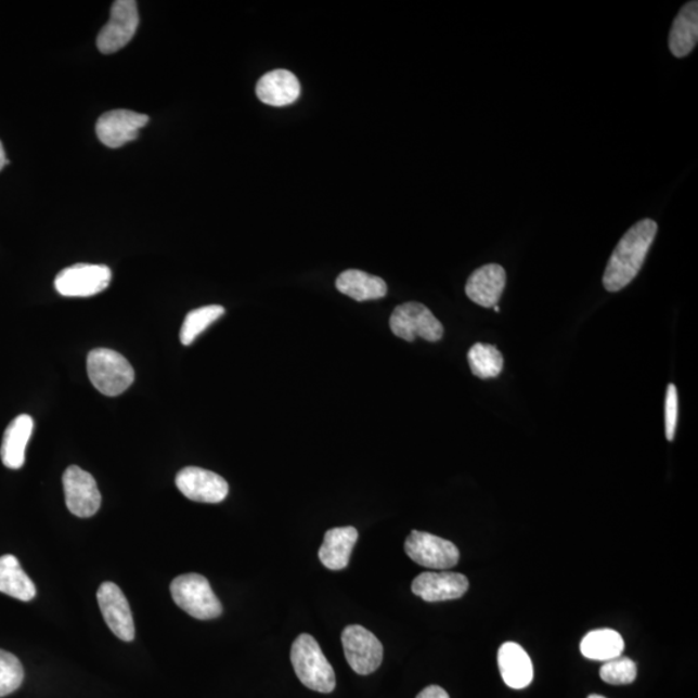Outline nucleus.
<instances>
[{"instance_id": "f257e3e1", "label": "nucleus", "mask_w": 698, "mask_h": 698, "mask_svg": "<svg viewBox=\"0 0 698 698\" xmlns=\"http://www.w3.org/2000/svg\"><path fill=\"white\" fill-rule=\"evenodd\" d=\"M659 227L652 219H644L630 228L615 248L604 273L603 285L609 293L625 288L641 272L652 246Z\"/></svg>"}, {"instance_id": "f03ea898", "label": "nucleus", "mask_w": 698, "mask_h": 698, "mask_svg": "<svg viewBox=\"0 0 698 698\" xmlns=\"http://www.w3.org/2000/svg\"><path fill=\"white\" fill-rule=\"evenodd\" d=\"M290 659L295 674L307 688L320 694L333 693L337 677L312 635L301 634L294 641Z\"/></svg>"}, {"instance_id": "7ed1b4c3", "label": "nucleus", "mask_w": 698, "mask_h": 698, "mask_svg": "<svg viewBox=\"0 0 698 698\" xmlns=\"http://www.w3.org/2000/svg\"><path fill=\"white\" fill-rule=\"evenodd\" d=\"M87 373L93 387L111 398L124 393L135 379L130 362L109 348L92 349L87 358Z\"/></svg>"}, {"instance_id": "20e7f679", "label": "nucleus", "mask_w": 698, "mask_h": 698, "mask_svg": "<svg viewBox=\"0 0 698 698\" xmlns=\"http://www.w3.org/2000/svg\"><path fill=\"white\" fill-rule=\"evenodd\" d=\"M170 590L177 606L194 619L214 620L223 613V606L204 576H179L172 581Z\"/></svg>"}, {"instance_id": "39448f33", "label": "nucleus", "mask_w": 698, "mask_h": 698, "mask_svg": "<svg viewBox=\"0 0 698 698\" xmlns=\"http://www.w3.org/2000/svg\"><path fill=\"white\" fill-rule=\"evenodd\" d=\"M389 326L396 337L406 341H414L415 338L439 341L444 335L441 322L425 305L417 301L396 307L389 319Z\"/></svg>"}, {"instance_id": "423d86ee", "label": "nucleus", "mask_w": 698, "mask_h": 698, "mask_svg": "<svg viewBox=\"0 0 698 698\" xmlns=\"http://www.w3.org/2000/svg\"><path fill=\"white\" fill-rule=\"evenodd\" d=\"M346 660L354 673L373 674L384 661V646L372 631L360 625L347 626L341 633Z\"/></svg>"}, {"instance_id": "0eeeda50", "label": "nucleus", "mask_w": 698, "mask_h": 698, "mask_svg": "<svg viewBox=\"0 0 698 698\" xmlns=\"http://www.w3.org/2000/svg\"><path fill=\"white\" fill-rule=\"evenodd\" d=\"M112 271L102 264H74L60 272L55 288L63 297L87 298L106 290L111 285Z\"/></svg>"}, {"instance_id": "6e6552de", "label": "nucleus", "mask_w": 698, "mask_h": 698, "mask_svg": "<svg viewBox=\"0 0 698 698\" xmlns=\"http://www.w3.org/2000/svg\"><path fill=\"white\" fill-rule=\"evenodd\" d=\"M405 553L419 566L444 570L460 561V550L453 542L438 535L413 530L405 541Z\"/></svg>"}, {"instance_id": "1a4fd4ad", "label": "nucleus", "mask_w": 698, "mask_h": 698, "mask_svg": "<svg viewBox=\"0 0 698 698\" xmlns=\"http://www.w3.org/2000/svg\"><path fill=\"white\" fill-rule=\"evenodd\" d=\"M140 23L138 4L133 0H117L113 3L111 20L98 37V49L104 55L122 50L131 42Z\"/></svg>"}, {"instance_id": "9d476101", "label": "nucleus", "mask_w": 698, "mask_h": 698, "mask_svg": "<svg viewBox=\"0 0 698 698\" xmlns=\"http://www.w3.org/2000/svg\"><path fill=\"white\" fill-rule=\"evenodd\" d=\"M65 502L78 518H91L102 506L96 480L78 466H70L63 476Z\"/></svg>"}, {"instance_id": "9b49d317", "label": "nucleus", "mask_w": 698, "mask_h": 698, "mask_svg": "<svg viewBox=\"0 0 698 698\" xmlns=\"http://www.w3.org/2000/svg\"><path fill=\"white\" fill-rule=\"evenodd\" d=\"M174 482L180 492L194 502L220 503L230 492L228 482L220 475L199 467L181 469Z\"/></svg>"}, {"instance_id": "f8f14e48", "label": "nucleus", "mask_w": 698, "mask_h": 698, "mask_svg": "<svg viewBox=\"0 0 698 698\" xmlns=\"http://www.w3.org/2000/svg\"><path fill=\"white\" fill-rule=\"evenodd\" d=\"M98 603L106 625L120 641L131 642L135 637L131 608L122 590L116 583L104 582L98 590Z\"/></svg>"}, {"instance_id": "ddd939ff", "label": "nucleus", "mask_w": 698, "mask_h": 698, "mask_svg": "<svg viewBox=\"0 0 698 698\" xmlns=\"http://www.w3.org/2000/svg\"><path fill=\"white\" fill-rule=\"evenodd\" d=\"M150 122V117L137 112L117 109L98 119V138L104 145L117 150L139 137V131Z\"/></svg>"}, {"instance_id": "4468645a", "label": "nucleus", "mask_w": 698, "mask_h": 698, "mask_svg": "<svg viewBox=\"0 0 698 698\" xmlns=\"http://www.w3.org/2000/svg\"><path fill=\"white\" fill-rule=\"evenodd\" d=\"M469 583L466 576L453 572H425L412 583L414 595L428 603L460 599L467 593Z\"/></svg>"}, {"instance_id": "2eb2a0df", "label": "nucleus", "mask_w": 698, "mask_h": 698, "mask_svg": "<svg viewBox=\"0 0 698 698\" xmlns=\"http://www.w3.org/2000/svg\"><path fill=\"white\" fill-rule=\"evenodd\" d=\"M506 286V271L500 264H487L476 270L466 284V295L474 303L493 308Z\"/></svg>"}, {"instance_id": "dca6fc26", "label": "nucleus", "mask_w": 698, "mask_h": 698, "mask_svg": "<svg viewBox=\"0 0 698 698\" xmlns=\"http://www.w3.org/2000/svg\"><path fill=\"white\" fill-rule=\"evenodd\" d=\"M257 96L267 105H290L300 96L299 80L292 72L285 69L267 73L257 85Z\"/></svg>"}, {"instance_id": "f3484780", "label": "nucleus", "mask_w": 698, "mask_h": 698, "mask_svg": "<svg viewBox=\"0 0 698 698\" xmlns=\"http://www.w3.org/2000/svg\"><path fill=\"white\" fill-rule=\"evenodd\" d=\"M499 667L503 682L509 688H527L533 681V663L519 644L508 642L499 650Z\"/></svg>"}, {"instance_id": "a211bd4d", "label": "nucleus", "mask_w": 698, "mask_h": 698, "mask_svg": "<svg viewBox=\"0 0 698 698\" xmlns=\"http://www.w3.org/2000/svg\"><path fill=\"white\" fill-rule=\"evenodd\" d=\"M359 540L358 529L353 527L333 528L325 533L319 558L327 569L344 570L351 560L352 550Z\"/></svg>"}, {"instance_id": "6ab92c4d", "label": "nucleus", "mask_w": 698, "mask_h": 698, "mask_svg": "<svg viewBox=\"0 0 698 698\" xmlns=\"http://www.w3.org/2000/svg\"><path fill=\"white\" fill-rule=\"evenodd\" d=\"M35 429V421L28 414L18 415L7 427L0 456L5 467L18 469L24 466L26 447Z\"/></svg>"}, {"instance_id": "aec40b11", "label": "nucleus", "mask_w": 698, "mask_h": 698, "mask_svg": "<svg viewBox=\"0 0 698 698\" xmlns=\"http://www.w3.org/2000/svg\"><path fill=\"white\" fill-rule=\"evenodd\" d=\"M698 40V3L684 4L671 26L669 49L675 57H686Z\"/></svg>"}, {"instance_id": "412c9836", "label": "nucleus", "mask_w": 698, "mask_h": 698, "mask_svg": "<svg viewBox=\"0 0 698 698\" xmlns=\"http://www.w3.org/2000/svg\"><path fill=\"white\" fill-rule=\"evenodd\" d=\"M335 286L341 294L358 301L382 299L387 294V284L384 280L359 270L340 273Z\"/></svg>"}, {"instance_id": "4be33fe9", "label": "nucleus", "mask_w": 698, "mask_h": 698, "mask_svg": "<svg viewBox=\"0 0 698 698\" xmlns=\"http://www.w3.org/2000/svg\"><path fill=\"white\" fill-rule=\"evenodd\" d=\"M0 593L22 602H30L37 595L35 582L24 572L16 556L0 558Z\"/></svg>"}, {"instance_id": "5701e85b", "label": "nucleus", "mask_w": 698, "mask_h": 698, "mask_svg": "<svg viewBox=\"0 0 698 698\" xmlns=\"http://www.w3.org/2000/svg\"><path fill=\"white\" fill-rule=\"evenodd\" d=\"M625 648L622 636L615 630H594L583 637L581 642V654L589 660L604 661L621 657Z\"/></svg>"}, {"instance_id": "b1692460", "label": "nucleus", "mask_w": 698, "mask_h": 698, "mask_svg": "<svg viewBox=\"0 0 698 698\" xmlns=\"http://www.w3.org/2000/svg\"><path fill=\"white\" fill-rule=\"evenodd\" d=\"M467 360L473 374L480 379L496 378L503 371V356L492 345L476 344L469 349Z\"/></svg>"}, {"instance_id": "393cba45", "label": "nucleus", "mask_w": 698, "mask_h": 698, "mask_svg": "<svg viewBox=\"0 0 698 698\" xmlns=\"http://www.w3.org/2000/svg\"><path fill=\"white\" fill-rule=\"evenodd\" d=\"M224 313V307L221 306L201 307L188 313L180 331L181 344L191 346L198 338V335L203 334L207 327L211 326Z\"/></svg>"}, {"instance_id": "a878e982", "label": "nucleus", "mask_w": 698, "mask_h": 698, "mask_svg": "<svg viewBox=\"0 0 698 698\" xmlns=\"http://www.w3.org/2000/svg\"><path fill=\"white\" fill-rule=\"evenodd\" d=\"M24 668L15 655L0 649V697L9 696L22 686Z\"/></svg>"}, {"instance_id": "bb28decb", "label": "nucleus", "mask_w": 698, "mask_h": 698, "mask_svg": "<svg viewBox=\"0 0 698 698\" xmlns=\"http://www.w3.org/2000/svg\"><path fill=\"white\" fill-rule=\"evenodd\" d=\"M636 663L628 657H617V659L604 662L600 668V677L604 682L612 686H625L636 680Z\"/></svg>"}, {"instance_id": "cd10ccee", "label": "nucleus", "mask_w": 698, "mask_h": 698, "mask_svg": "<svg viewBox=\"0 0 698 698\" xmlns=\"http://www.w3.org/2000/svg\"><path fill=\"white\" fill-rule=\"evenodd\" d=\"M677 391L674 385H669L667 401H664V434L667 439L673 441L677 423Z\"/></svg>"}, {"instance_id": "c85d7f7f", "label": "nucleus", "mask_w": 698, "mask_h": 698, "mask_svg": "<svg viewBox=\"0 0 698 698\" xmlns=\"http://www.w3.org/2000/svg\"><path fill=\"white\" fill-rule=\"evenodd\" d=\"M417 698H451L447 690L439 686H429L422 690Z\"/></svg>"}, {"instance_id": "c756f323", "label": "nucleus", "mask_w": 698, "mask_h": 698, "mask_svg": "<svg viewBox=\"0 0 698 698\" xmlns=\"http://www.w3.org/2000/svg\"><path fill=\"white\" fill-rule=\"evenodd\" d=\"M9 164H10V160L5 158L4 147H3L2 141H0V171H2L4 169V166Z\"/></svg>"}, {"instance_id": "7c9ffc66", "label": "nucleus", "mask_w": 698, "mask_h": 698, "mask_svg": "<svg viewBox=\"0 0 698 698\" xmlns=\"http://www.w3.org/2000/svg\"><path fill=\"white\" fill-rule=\"evenodd\" d=\"M587 698H607L600 695H590Z\"/></svg>"}, {"instance_id": "2f4dec72", "label": "nucleus", "mask_w": 698, "mask_h": 698, "mask_svg": "<svg viewBox=\"0 0 698 698\" xmlns=\"http://www.w3.org/2000/svg\"><path fill=\"white\" fill-rule=\"evenodd\" d=\"M493 308H494V311H495L496 313H500V312H501V310H500V307H499V306H494Z\"/></svg>"}]
</instances>
